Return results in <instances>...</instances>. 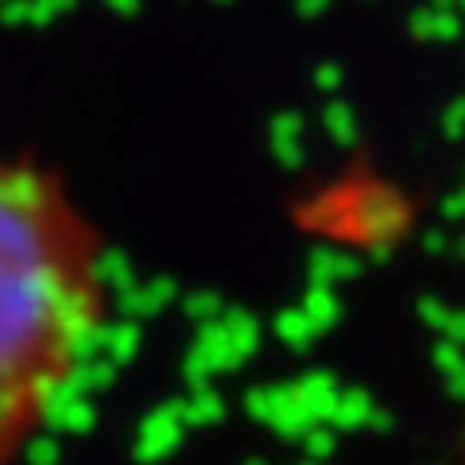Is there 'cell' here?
Segmentation results:
<instances>
[{"label": "cell", "mask_w": 465, "mask_h": 465, "mask_svg": "<svg viewBox=\"0 0 465 465\" xmlns=\"http://www.w3.org/2000/svg\"><path fill=\"white\" fill-rule=\"evenodd\" d=\"M109 249L74 191L0 148V465H20L109 326Z\"/></svg>", "instance_id": "1"}, {"label": "cell", "mask_w": 465, "mask_h": 465, "mask_svg": "<svg viewBox=\"0 0 465 465\" xmlns=\"http://www.w3.org/2000/svg\"><path fill=\"white\" fill-rule=\"evenodd\" d=\"M461 465H465V446H461Z\"/></svg>", "instance_id": "2"}]
</instances>
